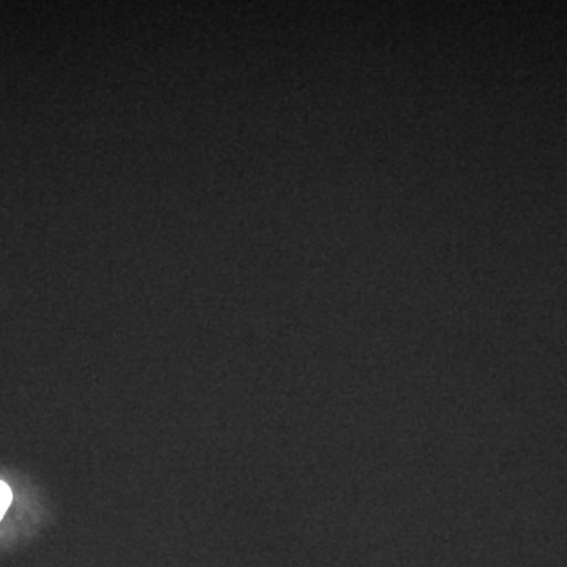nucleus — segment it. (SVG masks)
Returning a JSON list of instances; mask_svg holds the SVG:
<instances>
[{"label": "nucleus", "mask_w": 567, "mask_h": 567, "mask_svg": "<svg viewBox=\"0 0 567 567\" xmlns=\"http://www.w3.org/2000/svg\"><path fill=\"white\" fill-rule=\"evenodd\" d=\"M11 502H13V494H11V488L9 484L0 481V522H2L3 516H6L7 511L11 506Z\"/></svg>", "instance_id": "obj_1"}]
</instances>
